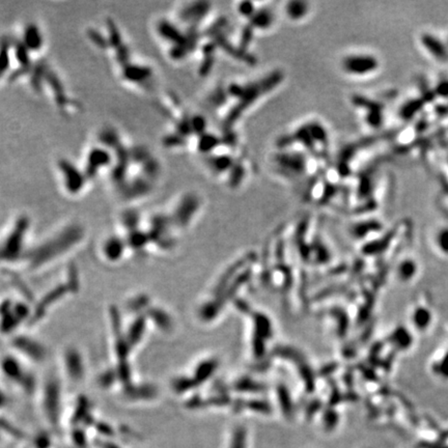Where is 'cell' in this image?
<instances>
[{
	"mask_svg": "<svg viewBox=\"0 0 448 448\" xmlns=\"http://www.w3.org/2000/svg\"><path fill=\"white\" fill-rule=\"evenodd\" d=\"M342 65L348 74L363 76L377 70L379 61L377 57L370 54H351L344 58Z\"/></svg>",
	"mask_w": 448,
	"mask_h": 448,
	"instance_id": "6da1fadb",
	"label": "cell"
},
{
	"mask_svg": "<svg viewBox=\"0 0 448 448\" xmlns=\"http://www.w3.org/2000/svg\"><path fill=\"white\" fill-rule=\"evenodd\" d=\"M420 41L421 44L424 46V48L431 53L435 58L439 60H446L448 58V51L446 46L440 40L436 38L435 35L424 33L421 35Z\"/></svg>",
	"mask_w": 448,
	"mask_h": 448,
	"instance_id": "7a4b0ae2",
	"label": "cell"
},
{
	"mask_svg": "<svg viewBox=\"0 0 448 448\" xmlns=\"http://www.w3.org/2000/svg\"><path fill=\"white\" fill-rule=\"evenodd\" d=\"M286 15L289 16L290 19L293 20H299L304 16H306L308 13V5L306 2L303 1H292L289 2L285 8Z\"/></svg>",
	"mask_w": 448,
	"mask_h": 448,
	"instance_id": "3957f363",
	"label": "cell"
},
{
	"mask_svg": "<svg viewBox=\"0 0 448 448\" xmlns=\"http://www.w3.org/2000/svg\"><path fill=\"white\" fill-rule=\"evenodd\" d=\"M420 102L419 101H413L406 104L401 109V115L404 119H410L412 118V115L416 113L419 108H420Z\"/></svg>",
	"mask_w": 448,
	"mask_h": 448,
	"instance_id": "277c9868",
	"label": "cell"
},
{
	"mask_svg": "<svg viewBox=\"0 0 448 448\" xmlns=\"http://www.w3.org/2000/svg\"><path fill=\"white\" fill-rule=\"evenodd\" d=\"M238 11L242 16H245L250 19L255 13V8L251 2H242L239 4Z\"/></svg>",
	"mask_w": 448,
	"mask_h": 448,
	"instance_id": "5b68a950",
	"label": "cell"
},
{
	"mask_svg": "<svg viewBox=\"0 0 448 448\" xmlns=\"http://www.w3.org/2000/svg\"><path fill=\"white\" fill-rule=\"evenodd\" d=\"M241 432L242 431H239L236 434L234 440L231 442L230 448H245V437L244 434Z\"/></svg>",
	"mask_w": 448,
	"mask_h": 448,
	"instance_id": "8992f818",
	"label": "cell"
},
{
	"mask_svg": "<svg viewBox=\"0 0 448 448\" xmlns=\"http://www.w3.org/2000/svg\"><path fill=\"white\" fill-rule=\"evenodd\" d=\"M437 93L442 97H448V81L441 82L437 87Z\"/></svg>",
	"mask_w": 448,
	"mask_h": 448,
	"instance_id": "52a82bcc",
	"label": "cell"
}]
</instances>
